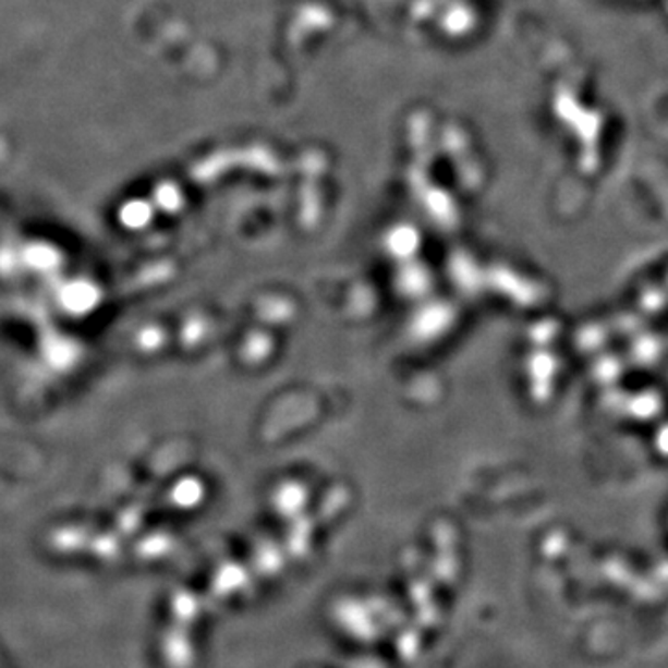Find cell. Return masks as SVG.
<instances>
[{
    "label": "cell",
    "mask_w": 668,
    "mask_h": 668,
    "mask_svg": "<svg viewBox=\"0 0 668 668\" xmlns=\"http://www.w3.org/2000/svg\"><path fill=\"white\" fill-rule=\"evenodd\" d=\"M100 292L97 284L89 281L63 282L58 290V303L71 316H86L99 305Z\"/></svg>",
    "instance_id": "obj_1"
}]
</instances>
